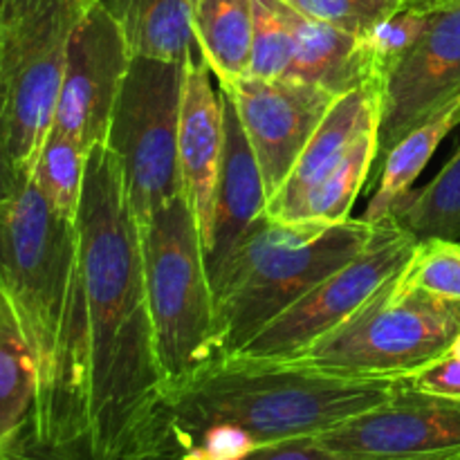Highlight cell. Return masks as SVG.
<instances>
[{
	"label": "cell",
	"instance_id": "6da1fadb",
	"mask_svg": "<svg viewBox=\"0 0 460 460\" xmlns=\"http://www.w3.org/2000/svg\"><path fill=\"white\" fill-rule=\"evenodd\" d=\"M76 232L90 326L88 458L133 460L166 385L148 313L139 223L103 144L85 162Z\"/></svg>",
	"mask_w": 460,
	"mask_h": 460
},
{
	"label": "cell",
	"instance_id": "7a4b0ae2",
	"mask_svg": "<svg viewBox=\"0 0 460 460\" xmlns=\"http://www.w3.org/2000/svg\"><path fill=\"white\" fill-rule=\"evenodd\" d=\"M0 296L36 362V400L9 460H90V326L76 220L31 180L0 205Z\"/></svg>",
	"mask_w": 460,
	"mask_h": 460
},
{
	"label": "cell",
	"instance_id": "3957f363",
	"mask_svg": "<svg viewBox=\"0 0 460 460\" xmlns=\"http://www.w3.org/2000/svg\"><path fill=\"white\" fill-rule=\"evenodd\" d=\"M407 380L340 377L292 362L227 358L164 395L133 460H166L209 429H232L256 447L314 438L389 402Z\"/></svg>",
	"mask_w": 460,
	"mask_h": 460
},
{
	"label": "cell",
	"instance_id": "277c9868",
	"mask_svg": "<svg viewBox=\"0 0 460 460\" xmlns=\"http://www.w3.org/2000/svg\"><path fill=\"white\" fill-rule=\"evenodd\" d=\"M377 227L362 218L279 223L263 216L214 290L220 359L236 355L283 310L362 254Z\"/></svg>",
	"mask_w": 460,
	"mask_h": 460
},
{
	"label": "cell",
	"instance_id": "5b68a950",
	"mask_svg": "<svg viewBox=\"0 0 460 460\" xmlns=\"http://www.w3.org/2000/svg\"><path fill=\"white\" fill-rule=\"evenodd\" d=\"M139 238L157 359L171 394L220 362L205 243L184 193L164 202Z\"/></svg>",
	"mask_w": 460,
	"mask_h": 460
},
{
	"label": "cell",
	"instance_id": "8992f818",
	"mask_svg": "<svg viewBox=\"0 0 460 460\" xmlns=\"http://www.w3.org/2000/svg\"><path fill=\"white\" fill-rule=\"evenodd\" d=\"M460 332V301L404 290L391 277L344 323L292 364L340 377L409 380L447 355Z\"/></svg>",
	"mask_w": 460,
	"mask_h": 460
},
{
	"label": "cell",
	"instance_id": "52a82bcc",
	"mask_svg": "<svg viewBox=\"0 0 460 460\" xmlns=\"http://www.w3.org/2000/svg\"><path fill=\"white\" fill-rule=\"evenodd\" d=\"M97 0H0V75L12 153L30 180L52 128L72 34Z\"/></svg>",
	"mask_w": 460,
	"mask_h": 460
},
{
	"label": "cell",
	"instance_id": "ba28073f",
	"mask_svg": "<svg viewBox=\"0 0 460 460\" xmlns=\"http://www.w3.org/2000/svg\"><path fill=\"white\" fill-rule=\"evenodd\" d=\"M187 63L133 57L112 108L103 146L119 166L139 227L182 193L178 162Z\"/></svg>",
	"mask_w": 460,
	"mask_h": 460
},
{
	"label": "cell",
	"instance_id": "9c48e42d",
	"mask_svg": "<svg viewBox=\"0 0 460 460\" xmlns=\"http://www.w3.org/2000/svg\"><path fill=\"white\" fill-rule=\"evenodd\" d=\"M418 241L391 220L377 227L371 245L283 310L232 358L290 362L358 313L416 252Z\"/></svg>",
	"mask_w": 460,
	"mask_h": 460
},
{
	"label": "cell",
	"instance_id": "30bf717a",
	"mask_svg": "<svg viewBox=\"0 0 460 460\" xmlns=\"http://www.w3.org/2000/svg\"><path fill=\"white\" fill-rule=\"evenodd\" d=\"M460 94V0L434 9L402 61L386 75L377 102V160Z\"/></svg>",
	"mask_w": 460,
	"mask_h": 460
},
{
	"label": "cell",
	"instance_id": "8fae6325",
	"mask_svg": "<svg viewBox=\"0 0 460 460\" xmlns=\"http://www.w3.org/2000/svg\"><path fill=\"white\" fill-rule=\"evenodd\" d=\"M313 440L346 460H460V400L422 394L407 380L389 402Z\"/></svg>",
	"mask_w": 460,
	"mask_h": 460
},
{
	"label": "cell",
	"instance_id": "7c38bea8",
	"mask_svg": "<svg viewBox=\"0 0 460 460\" xmlns=\"http://www.w3.org/2000/svg\"><path fill=\"white\" fill-rule=\"evenodd\" d=\"M133 52L111 13L94 3L72 34L54 108L52 130L67 135L90 155L106 142Z\"/></svg>",
	"mask_w": 460,
	"mask_h": 460
},
{
	"label": "cell",
	"instance_id": "4fadbf2b",
	"mask_svg": "<svg viewBox=\"0 0 460 460\" xmlns=\"http://www.w3.org/2000/svg\"><path fill=\"white\" fill-rule=\"evenodd\" d=\"M236 111L263 173L268 200L277 196L319 121L337 97L296 79L243 76L218 85Z\"/></svg>",
	"mask_w": 460,
	"mask_h": 460
},
{
	"label": "cell",
	"instance_id": "5bb4252c",
	"mask_svg": "<svg viewBox=\"0 0 460 460\" xmlns=\"http://www.w3.org/2000/svg\"><path fill=\"white\" fill-rule=\"evenodd\" d=\"M223 144V93L218 85H214V75L205 58L196 54L187 63V75H184L178 162L182 193L193 209L205 245L211 234Z\"/></svg>",
	"mask_w": 460,
	"mask_h": 460
},
{
	"label": "cell",
	"instance_id": "9a60e30c",
	"mask_svg": "<svg viewBox=\"0 0 460 460\" xmlns=\"http://www.w3.org/2000/svg\"><path fill=\"white\" fill-rule=\"evenodd\" d=\"M223 119V162H220L218 184H216L211 234L205 245V263L211 290H216L229 259L236 254L252 227L263 218L265 207H268V191H265L261 166L247 142L236 111L225 93Z\"/></svg>",
	"mask_w": 460,
	"mask_h": 460
},
{
	"label": "cell",
	"instance_id": "2e32d148",
	"mask_svg": "<svg viewBox=\"0 0 460 460\" xmlns=\"http://www.w3.org/2000/svg\"><path fill=\"white\" fill-rule=\"evenodd\" d=\"M377 102H380V88L376 85H359L332 102L313 137L301 151L299 160L292 166L286 182L281 184L277 196L268 200L265 207L268 218L292 223L308 193L337 169L359 133L377 121Z\"/></svg>",
	"mask_w": 460,
	"mask_h": 460
},
{
	"label": "cell",
	"instance_id": "e0dca14e",
	"mask_svg": "<svg viewBox=\"0 0 460 460\" xmlns=\"http://www.w3.org/2000/svg\"><path fill=\"white\" fill-rule=\"evenodd\" d=\"M288 16L295 31V57L288 79L304 81L326 90L332 97L359 85H373L371 61L359 36L328 22L313 21L292 7H288Z\"/></svg>",
	"mask_w": 460,
	"mask_h": 460
},
{
	"label": "cell",
	"instance_id": "ac0fdd59",
	"mask_svg": "<svg viewBox=\"0 0 460 460\" xmlns=\"http://www.w3.org/2000/svg\"><path fill=\"white\" fill-rule=\"evenodd\" d=\"M133 57L189 63L198 54L191 0H99Z\"/></svg>",
	"mask_w": 460,
	"mask_h": 460
},
{
	"label": "cell",
	"instance_id": "d6986e66",
	"mask_svg": "<svg viewBox=\"0 0 460 460\" xmlns=\"http://www.w3.org/2000/svg\"><path fill=\"white\" fill-rule=\"evenodd\" d=\"M191 30L218 85L250 75L254 0H191Z\"/></svg>",
	"mask_w": 460,
	"mask_h": 460
},
{
	"label": "cell",
	"instance_id": "ffe728a7",
	"mask_svg": "<svg viewBox=\"0 0 460 460\" xmlns=\"http://www.w3.org/2000/svg\"><path fill=\"white\" fill-rule=\"evenodd\" d=\"M460 124V94L447 108L404 135L380 164V182L362 220L377 227L386 223L391 209L409 193L418 175L425 171L436 148Z\"/></svg>",
	"mask_w": 460,
	"mask_h": 460
},
{
	"label": "cell",
	"instance_id": "44dd1931",
	"mask_svg": "<svg viewBox=\"0 0 460 460\" xmlns=\"http://www.w3.org/2000/svg\"><path fill=\"white\" fill-rule=\"evenodd\" d=\"M36 400V362L7 299L0 296V456L21 438Z\"/></svg>",
	"mask_w": 460,
	"mask_h": 460
},
{
	"label": "cell",
	"instance_id": "7402d4cb",
	"mask_svg": "<svg viewBox=\"0 0 460 460\" xmlns=\"http://www.w3.org/2000/svg\"><path fill=\"white\" fill-rule=\"evenodd\" d=\"M389 220L416 241L445 238L460 243V144L431 182L409 191L391 209Z\"/></svg>",
	"mask_w": 460,
	"mask_h": 460
},
{
	"label": "cell",
	"instance_id": "603a6c76",
	"mask_svg": "<svg viewBox=\"0 0 460 460\" xmlns=\"http://www.w3.org/2000/svg\"><path fill=\"white\" fill-rule=\"evenodd\" d=\"M377 160V121L359 133L353 146L337 164V169L319 182L299 211L295 214L292 223H341L350 218L355 198L359 196L371 171L376 169Z\"/></svg>",
	"mask_w": 460,
	"mask_h": 460
},
{
	"label": "cell",
	"instance_id": "cb8c5ba5",
	"mask_svg": "<svg viewBox=\"0 0 460 460\" xmlns=\"http://www.w3.org/2000/svg\"><path fill=\"white\" fill-rule=\"evenodd\" d=\"M85 162L88 155L67 135L49 128L30 180L58 216L76 220L84 196Z\"/></svg>",
	"mask_w": 460,
	"mask_h": 460
},
{
	"label": "cell",
	"instance_id": "d4e9b609",
	"mask_svg": "<svg viewBox=\"0 0 460 460\" xmlns=\"http://www.w3.org/2000/svg\"><path fill=\"white\" fill-rule=\"evenodd\" d=\"M295 57V31L283 0H254L250 76L286 79Z\"/></svg>",
	"mask_w": 460,
	"mask_h": 460
},
{
	"label": "cell",
	"instance_id": "484cf974",
	"mask_svg": "<svg viewBox=\"0 0 460 460\" xmlns=\"http://www.w3.org/2000/svg\"><path fill=\"white\" fill-rule=\"evenodd\" d=\"M395 283L404 290L460 301V243L445 238L418 241L411 259L395 274Z\"/></svg>",
	"mask_w": 460,
	"mask_h": 460
},
{
	"label": "cell",
	"instance_id": "4316f807",
	"mask_svg": "<svg viewBox=\"0 0 460 460\" xmlns=\"http://www.w3.org/2000/svg\"><path fill=\"white\" fill-rule=\"evenodd\" d=\"M313 21L328 22L355 36H367L386 18L404 12V0H283Z\"/></svg>",
	"mask_w": 460,
	"mask_h": 460
},
{
	"label": "cell",
	"instance_id": "83f0119b",
	"mask_svg": "<svg viewBox=\"0 0 460 460\" xmlns=\"http://www.w3.org/2000/svg\"><path fill=\"white\" fill-rule=\"evenodd\" d=\"M409 386L422 394L440 395V398L460 400V358L445 355L425 371L409 377Z\"/></svg>",
	"mask_w": 460,
	"mask_h": 460
},
{
	"label": "cell",
	"instance_id": "f1b7e54d",
	"mask_svg": "<svg viewBox=\"0 0 460 460\" xmlns=\"http://www.w3.org/2000/svg\"><path fill=\"white\" fill-rule=\"evenodd\" d=\"M25 180L27 178H22L16 162H13L12 135H9L7 90H4L3 75H0V205L12 200Z\"/></svg>",
	"mask_w": 460,
	"mask_h": 460
},
{
	"label": "cell",
	"instance_id": "f546056e",
	"mask_svg": "<svg viewBox=\"0 0 460 460\" xmlns=\"http://www.w3.org/2000/svg\"><path fill=\"white\" fill-rule=\"evenodd\" d=\"M241 460H346L337 454L328 452L313 438H295L283 440V443L263 445V447L254 449Z\"/></svg>",
	"mask_w": 460,
	"mask_h": 460
},
{
	"label": "cell",
	"instance_id": "4dcf8cb0",
	"mask_svg": "<svg viewBox=\"0 0 460 460\" xmlns=\"http://www.w3.org/2000/svg\"><path fill=\"white\" fill-rule=\"evenodd\" d=\"M454 3V0H407V9H413V12L429 13L434 9L445 7V4Z\"/></svg>",
	"mask_w": 460,
	"mask_h": 460
},
{
	"label": "cell",
	"instance_id": "1f68e13d",
	"mask_svg": "<svg viewBox=\"0 0 460 460\" xmlns=\"http://www.w3.org/2000/svg\"><path fill=\"white\" fill-rule=\"evenodd\" d=\"M447 355H454V358H460V332H458V337H456V340H454L452 349L447 350Z\"/></svg>",
	"mask_w": 460,
	"mask_h": 460
},
{
	"label": "cell",
	"instance_id": "d6a6232c",
	"mask_svg": "<svg viewBox=\"0 0 460 460\" xmlns=\"http://www.w3.org/2000/svg\"><path fill=\"white\" fill-rule=\"evenodd\" d=\"M0 458H4V456H0ZM4 460H9V458H4Z\"/></svg>",
	"mask_w": 460,
	"mask_h": 460
},
{
	"label": "cell",
	"instance_id": "836d02e7",
	"mask_svg": "<svg viewBox=\"0 0 460 460\" xmlns=\"http://www.w3.org/2000/svg\"><path fill=\"white\" fill-rule=\"evenodd\" d=\"M0 460H4V458H0Z\"/></svg>",
	"mask_w": 460,
	"mask_h": 460
}]
</instances>
